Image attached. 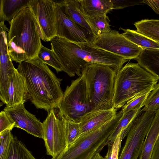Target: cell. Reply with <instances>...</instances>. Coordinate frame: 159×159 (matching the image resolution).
Here are the masks:
<instances>
[{
    "instance_id": "obj_36",
    "label": "cell",
    "mask_w": 159,
    "mask_h": 159,
    "mask_svg": "<svg viewBox=\"0 0 159 159\" xmlns=\"http://www.w3.org/2000/svg\"><path fill=\"white\" fill-rule=\"evenodd\" d=\"M92 159H105V157H103L100 154V153L96 154Z\"/></svg>"
},
{
    "instance_id": "obj_14",
    "label": "cell",
    "mask_w": 159,
    "mask_h": 159,
    "mask_svg": "<svg viewBox=\"0 0 159 159\" xmlns=\"http://www.w3.org/2000/svg\"><path fill=\"white\" fill-rule=\"evenodd\" d=\"M28 99V93L24 77L16 70L12 75L7 92L6 107H11Z\"/></svg>"
},
{
    "instance_id": "obj_34",
    "label": "cell",
    "mask_w": 159,
    "mask_h": 159,
    "mask_svg": "<svg viewBox=\"0 0 159 159\" xmlns=\"http://www.w3.org/2000/svg\"><path fill=\"white\" fill-rule=\"evenodd\" d=\"M142 2L148 5L156 13L159 14V0H143Z\"/></svg>"
},
{
    "instance_id": "obj_35",
    "label": "cell",
    "mask_w": 159,
    "mask_h": 159,
    "mask_svg": "<svg viewBox=\"0 0 159 159\" xmlns=\"http://www.w3.org/2000/svg\"><path fill=\"white\" fill-rule=\"evenodd\" d=\"M150 159H159V141H157L153 148Z\"/></svg>"
},
{
    "instance_id": "obj_24",
    "label": "cell",
    "mask_w": 159,
    "mask_h": 159,
    "mask_svg": "<svg viewBox=\"0 0 159 159\" xmlns=\"http://www.w3.org/2000/svg\"><path fill=\"white\" fill-rule=\"evenodd\" d=\"M6 159H37L24 144L14 136Z\"/></svg>"
},
{
    "instance_id": "obj_21",
    "label": "cell",
    "mask_w": 159,
    "mask_h": 159,
    "mask_svg": "<svg viewBox=\"0 0 159 159\" xmlns=\"http://www.w3.org/2000/svg\"><path fill=\"white\" fill-rule=\"evenodd\" d=\"M141 110V109L133 110L122 115L109 139L108 146L112 144L118 135L120 134L121 140L126 136L134 120L139 114Z\"/></svg>"
},
{
    "instance_id": "obj_19",
    "label": "cell",
    "mask_w": 159,
    "mask_h": 159,
    "mask_svg": "<svg viewBox=\"0 0 159 159\" xmlns=\"http://www.w3.org/2000/svg\"><path fill=\"white\" fill-rule=\"evenodd\" d=\"M30 0H0V22L9 23L22 9L29 6Z\"/></svg>"
},
{
    "instance_id": "obj_30",
    "label": "cell",
    "mask_w": 159,
    "mask_h": 159,
    "mask_svg": "<svg viewBox=\"0 0 159 159\" xmlns=\"http://www.w3.org/2000/svg\"><path fill=\"white\" fill-rule=\"evenodd\" d=\"M10 130L0 133V159H6L14 137Z\"/></svg>"
},
{
    "instance_id": "obj_12",
    "label": "cell",
    "mask_w": 159,
    "mask_h": 159,
    "mask_svg": "<svg viewBox=\"0 0 159 159\" xmlns=\"http://www.w3.org/2000/svg\"><path fill=\"white\" fill-rule=\"evenodd\" d=\"M54 2L57 36L76 43L90 42L91 38L88 32L74 22L66 13L63 0Z\"/></svg>"
},
{
    "instance_id": "obj_11",
    "label": "cell",
    "mask_w": 159,
    "mask_h": 159,
    "mask_svg": "<svg viewBox=\"0 0 159 159\" xmlns=\"http://www.w3.org/2000/svg\"><path fill=\"white\" fill-rule=\"evenodd\" d=\"M29 6L37 20L41 39L45 42L50 41L57 36L54 1L30 0Z\"/></svg>"
},
{
    "instance_id": "obj_16",
    "label": "cell",
    "mask_w": 159,
    "mask_h": 159,
    "mask_svg": "<svg viewBox=\"0 0 159 159\" xmlns=\"http://www.w3.org/2000/svg\"><path fill=\"white\" fill-rule=\"evenodd\" d=\"M63 2L66 13L74 22L88 32L91 41L97 36L96 33L84 14L79 0H64Z\"/></svg>"
},
{
    "instance_id": "obj_27",
    "label": "cell",
    "mask_w": 159,
    "mask_h": 159,
    "mask_svg": "<svg viewBox=\"0 0 159 159\" xmlns=\"http://www.w3.org/2000/svg\"><path fill=\"white\" fill-rule=\"evenodd\" d=\"M65 128L67 146L77 140L81 134L79 122L65 119Z\"/></svg>"
},
{
    "instance_id": "obj_8",
    "label": "cell",
    "mask_w": 159,
    "mask_h": 159,
    "mask_svg": "<svg viewBox=\"0 0 159 159\" xmlns=\"http://www.w3.org/2000/svg\"><path fill=\"white\" fill-rule=\"evenodd\" d=\"M56 109L48 111L43 123V139L48 155L55 157L60 155L67 146L65 119Z\"/></svg>"
},
{
    "instance_id": "obj_28",
    "label": "cell",
    "mask_w": 159,
    "mask_h": 159,
    "mask_svg": "<svg viewBox=\"0 0 159 159\" xmlns=\"http://www.w3.org/2000/svg\"><path fill=\"white\" fill-rule=\"evenodd\" d=\"M141 111L156 112L159 109V82L149 93Z\"/></svg>"
},
{
    "instance_id": "obj_6",
    "label": "cell",
    "mask_w": 159,
    "mask_h": 159,
    "mask_svg": "<svg viewBox=\"0 0 159 159\" xmlns=\"http://www.w3.org/2000/svg\"><path fill=\"white\" fill-rule=\"evenodd\" d=\"M123 115L121 110L99 128L81 135L60 155L51 159H92L108 143L109 139Z\"/></svg>"
},
{
    "instance_id": "obj_5",
    "label": "cell",
    "mask_w": 159,
    "mask_h": 159,
    "mask_svg": "<svg viewBox=\"0 0 159 159\" xmlns=\"http://www.w3.org/2000/svg\"><path fill=\"white\" fill-rule=\"evenodd\" d=\"M116 73L110 67L98 63L88 64L83 69L93 111L114 108Z\"/></svg>"
},
{
    "instance_id": "obj_32",
    "label": "cell",
    "mask_w": 159,
    "mask_h": 159,
    "mask_svg": "<svg viewBox=\"0 0 159 159\" xmlns=\"http://www.w3.org/2000/svg\"><path fill=\"white\" fill-rule=\"evenodd\" d=\"M15 127V123L3 110L0 113V133Z\"/></svg>"
},
{
    "instance_id": "obj_26",
    "label": "cell",
    "mask_w": 159,
    "mask_h": 159,
    "mask_svg": "<svg viewBox=\"0 0 159 159\" xmlns=\"http://www.w3.org/2000/svg\"><path fill=\"white\" fill-rule=\"evenodd\" d=\"M87 18L94 30L97 36L111 30L109 24L110 20L107 15Z\"/></svg>"
},
{
    "instance_id": "obj_3",
    "label": "cell",
    "mask_w": 159,
    "mask_h": 159,
    "mask_svg": "<svg viewBox=\"0 0 159 159\" xmlns=\"http://www.w3.org/2000/svg\"><path fill=\"white\" fill-rule=\"evenodd\" d=\"M8 52L12 61L19 63L37 58L42 45L36 18L29 6L9 23Z\"/></svg>"
},
{
    "instance_id": "obj_31",
    "label": "cell",
    "mask_w": 159,
    "mask_h": 159,
    "mask_svg": "<svg viewBox=\"0 0 159 159\" xmlns=\"http://www.w3.org/2000/svg\"><path fill=\"white\" fill-rule=\"evenodd\" d=\"M120 136V134L118 135L112 144L108 146V150L104 157L105 159H119L118 155L122 142Z\"/></svg>"
},
{
    "instance_id": "obj_17",
    "label": "cell",
    "mask_w": 159,
    "mask_h": 159,
    "mask_svg": "<svg viewBox=\"0 0 159 159\" xmlns=\"http://www.w3.org/2000/svg\"><path fill=\"white\" fill-rule=\"evenodd\" d=\"M81 9L87 18L107 14L113 9L111 0H79Z\"/></svg>"
},
{
    "instance_id": "obj_22",
    "label": "cell",
    "mask_w": 159,
    "mask_h": 159,
    "mask_svg": "<svg viewBox=\"0 0 159 159\" xmlns=\"http://www.w3.org/2000/svg\"><path fill=\"white\" fill-rule=\"evenodd\" d=\"M134 25L138 32L159 42V20L143 19L135 22Z\"/></svg>"
},
{
    "instance_id": "obj_10",
    "label": "cell",
    "mask_w": 159,
    "mask_h": 159,
    "mask_svg": "<svg viewBox=\"0 0 159 159\" xmlns=\"http://www.w3.org/2000/svg\"><path fill=\"white\" fill-rule=\"evenodd\" d=\"M92 45L98 48L115 54L129 60L135 59L143 48L133 43L115 30L101 34L92 39Z\"/></svg>"
},
{
    "instance_id": "obj_29",
    "label": "cell",
    "mask_w": 159,
    "mask_h": 159,
    "mask_svg": "<svg viewBox=\"0 0 159 159\" xmlns=\"http://www.w3.org/2000/svg\"><path fill=\"white\" fill-rule=\"evenodd\" d=\"M149 93L141 94L137 96L129 101L122 107L123 115L134 110L141 109L144 106V102Z\"/></svg>"
},
{
    "instance_id": "obj_13",
    "label": "cell",
    "mask_w": 159,
    "mask_h": 159,
    "mask_svg": "<svg viewBox=\"0 0 159 159\" xmlns=\"http://www.w3.org/2000/svg\"><path fill=\"white\" fill-rule=\"evenodd\" d=\"M15 123V127L19 128L36 137L43 139V123L35 115L28 111L24 103L4 109Z\"/></svg>"
},
{
    "instance_id": "obj_23",
    "label": "cell",
    "mask_w": 159,
    "mask_h": 159,
    "mask_svg": "<svg viewBox=\"0 0 159 159\" xmlns=\"http://www.w3.org/2000/svg\"><path fill=\"white\" fill-rule=\"evenodd\" d=\"M122 34L130 41L143 48L159 49V43L138 32L137 30L120 28Z\"/></svg>"
},
{
    "instance_id": "obj_37",
    "label": "cell",
    "mask_w": 159,
    "mask_h": 159,
    "mask_svg": "<svg viewBox=\"0 0 159 159\" xmlns=\"http://www.w3.org/2000/svg\"></svg>"
},
{
    "instance_id": "obj_4",
    "label": "cell",
    "mask_w": 159,
    "mask_h": 159,
    "mask_svg": "<svg viewBox=\"0 0 159 159\" xmlns=\"http://www.w3.org/2000/svg\"><path fill=\"white\" fill-rule=\"evenodd\" d=\"M158 80L138 63L126 64L116 73L113 108L117 110L135 97L150 93Z\"/></svg>"
},
{
    "instance_id": "obj_20",
    "label": "cell",
    "mask_w": 159,
    "mask_h": 159,
    "mask_svg": "<svg viewBox=\"0 0 159 159\" xmlns=\"http://www.w3.org/2000/svg\"><path fill=\"white\" fill-rule=\"evenodd\" d=\"M159 136V109L156 111L151 126L145 138L139 159H150L152 151Z\"/></svg>"
},
{
    "instance_id": "obj_25",
    "label": "cell",
    "mask_w": 159,
    "mask_h": 159,
    "mask_svg": "<svg viewBox=\"0 0 159 159\" xmlns=\"http://www.w3.org/2000/svg\"><path fill=\"white\" fill-rule=\"evenodd\" d=\"M37 58L53 68L57 72L62 71L61 64L53 50L47 48L42 44L38 54Z\"/></svg>"
},
{
    "instance_id": "obj_9",
    "label": "cell",
    "mask_w": 159,
    "mask_h": 159,
    "mask_svg": "<svg viewBox=\"0 0 159 159\" xmlns=\"http://www.w3.org/2000/svg\"><path fill=\"white\" fill-rule=\"evenodd\" d=\"M156 112L141 111L127 133L119 159H139Z\"/></svg>"
},
{
    "instance_id": "obj_7",
    "label": "cell",
    "mask_w": 159,
    "mask_h": 159,
    "mask_svg": "<svg viewBox=\"0 0 159 159\" xmlns=\"http://www.w3.org/2000/svg\"><path fill=\"white\" fill-rule=\"evenodd\" d=\"M58 108L60 114L66 120L78 122L93 111L83 75L72 80L70 85L66 87Z\"/></svg>"
},
{
    "instance_id": "obj_1",
    "label": "cell",
    "mask_w": 159,
    "mask_h": 159,
    "mask_svg": "<svg viewBox=\"0 0 159 159\" xmlns=\"http://www.w3.org/2000/svg\"><path fill=\"white\" fill-rule=\"evenodd\" d=\"M51 49L58 59L62 71L69 76L82 75L87 65L96 63L107 66L116 73L129 60L114 53L96 48L90 42L76 43L56 36L50 41Z\"/></svg>"
},
{
    "instance_id": "obj_18",
    "label": "cell",
    "mask_w": 159,
    "mask_h": 159,
    "mask_svg": "<svg viewBox=\"0 0 159 159\" xmlns=\"http://www.w3.org/2000/svg\"><path fill=\"white\" fill-rule=\"evenodd\" d=\"M135 59L142 67L159 80V49L143 48Z\"/></svg>"
},
{
    "instance_id": "obj_2",
    "label": "cell",
    "mask_w": 159,
    "mask_h": 159,
    "mask_svg": "<svg viewBox=\"0 0 159 159\" xmlns=\"http://www.w3.org/2000/svg\"><path fill=\"white\" fill-rule=\"evenodd\" d=\"M16 69L25 79L28 99L37 108L48 111L59 108L64 93L61 86L62 80L46 63L37 58L21 62Z\"/></svg>"
},
{
    "instance_id": "obj_33",
    "label": "cell",
    "mask_w": 159,
    "mask_h": 159,
    "mask_svg": "<svg viewBox=\"0 0 159 159\" xmlns=\"http://www.w3.org/2000/svg\"><path fill=\"white\" fill-rule=\"evenodd\" d=\"M114 9H122L128 7L139 5L143 1L127 0H111Z\"/></svg>"
},
{
    "instance_id": "obj_15",
    "label": "cell",
    "mask_w": 159,
    "mask_h": 159,
    "mask_svg": "<svg viewBox=\"0 0 159 159\" xmlns=\"http://www.w3.org/2000/svg\"><path fill=\"white\" fill-rule=\"evenodd\" d=\"M117 110L113 108L93 110L86 114L79 122L81 134L97 129L111 120L116 114Z\"/></svg>"
}]
</instances>
